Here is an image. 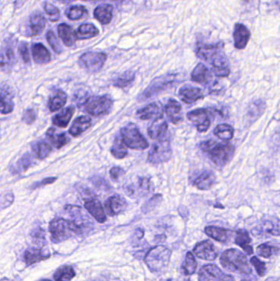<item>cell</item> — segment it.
I'll return each mask as SVG.
<instances>
[{
    "instance_id": "1",
    "label": "cell",
    "mask_w": 280,
    "mask_h": 281,
    "mask_svg": "<svg viewBox=\"0 0 280 281\" xmlns=\"http://www.w3.org/2000/svg\"><path fill=\"white\" fill-rule=\"evenodd\" d=\"M202 152L207 153L211 161L218 167H224L232 160L234 147L229 143H220L214 140H206L200 144Z\"/></svg>"
},
{
    "instance_id": "2",
    "label": "cell",
    "mask_w": 280,
    "mask_h": 281,
    "mask_svg": "<svg viewBox=\"0 0 280 281\" xmlns=\"http://www.w3.org/2000/svg\"><path fill=\"white\" fill-rule=\"evenodd\" d=\"M220 263L230 272L249 274L251 273V265L246 255L239 250H226L220 256Z\"/></svg>"
},
{
    "instance_id": "3",
    "label": "cell",
    "mask_w": 280,
    "mask_h": 281,
    "mask_svg": "<svg viewBox=\"0 0 280 281\" xmlns=\"http://www.w3.org/2000/svg\"><path fill=\"white\" fill-rule=\"evenodd\" d=\"M50 239L54 243H62L70 239L74 234H80L81 228L72 221L65 219L55 218L52 220L49 226Z\"/></svg>"
},
{
    "instance_id": "4",
    "label": "cell",
    "mask_w": 280,
    "mask_h": 281,
    "mask_svg": "<svg viewBox=\"0 0 280 281\" xmlns=\"http://www.w3.org/2000/svg\"><path fill=\"white\" fill-rule=\"evenodd\" d=\"M171 250L165 246H157L147 252L145 261L153 272H159L165 269L169 263Z\"/></svg>"
},
{
    "instance_id": "5",
    "label": "cell",
    "mask_w": 280,
    "mask_h": 281,
    "mask_svg": "<svg viewBox=\"0 0 280 281\" xmlns=\"http://www.w3.org/2000/svg\"><path fill=\"white\" fill-rule=\"evenodd\" d=\"M119 135L124 140L127 148L139 151L148 148L149 143L143 135L140 132L136 125L132 123L127 125L120 130Z\"/></svg>"
},
{
    "instance_id": "6",
    "label": "cell",
    "mask_w": 280,
    "mask_h": 281,
    "mask_svg": "<svg viewBox=\"0 0 280 281\" xmlns=\"http://www.w3.org/2000/svg\"><path fill=\"white\" fill-rule=\"evenodd\" d=\"M112 99L108 95L90 96L83 104L85 111L93 116H100L108 114L113 108Z\"/></svg>"
},
{
    "instance_id": "7",
    "label": "cell",
    "mask_w": 280,
    "mask_h": 281,
    "mask_svg": "<svg viewBox=\"0 0 280 281\" xmlns=\"http://www.w3.org/2000/svg\"><path fill=\"white\" fill-rule=\"evenodd\" d=\"M172 156L170 140L166 136L154 143L148 155V161L153 165H159L169 161Z\"/></svg>"
},
{
    "instance_id": "8",
    "label": "cell",
    "mask_w": 280,
    "mask_h": 281,
    "mask_svg": "<svg viewBox=\"0 0 280 281\" xmlns=\"http://www.w3.org/2000/svg\"><path fill=\"white\" fill-rule=\"evenodd\" d=\"M107 59V55L101 52H86L80 57L78 60L80 67L85 71L95 74L101 71Z\"/></svg>"
},
{
    "instance_id": "9",
    "label": "cell",
    "mask_w": 280,
    "mask_h": 281,
    "mask_svg": "<svg viewBox=\"0 0 280 281\" xmlns=\"http://www.w3.org/2000/svg\"><path fill=\"white\" fill-rule=\"evenodd\" d=\"M212 67V71L215 76L219 78H227L230 74V65L229 59L224 53V48L216 52L208 61Z\"/></svg>"
},
{
    "instance_id": "10",
    "label": "cell",
    "mask_w": 280,
    "mask_h": 281,
    "mask_svg": "<svg viewBox=\"0 0 280 281\" xmlns=\"http://www.w3.org/2000/svg\"><path fill=\"white\" fill-rule=\"evenodd\" d=\"M175 82H176L175 75L168 74L165 76L159 77L153 81L141 96H143L144 98H150L159 92H164V90L168 89V87H172Z\"/></svg>"
},
{
    "instance_id": "11",
    "label": "cell",
    "mask_w": 280,
    "mask_h": 281,
    "mask_svg": "<svg viewBox=\"0 0 280 281\" xmlns=\"http://www.w3.org/2000/svg\"><path fill=\"white\" fill-rule=\"evenodd\" d=\"M151 191V183L147 178H137V180L126 185L125 192L132 198L147 196Z\"/></svg>"
},
{
    "instance_id": "12",
    "label": "cell",
    "mask_w": 280,
    "mask_h": 281,
    "mask_svg": "<svg viewBox=\"0 0 280 281\" xmlns=\"http://www.w3.org/2000/svg\"><path fill=\"white\" fill-rule=\"evenodd\" d=\"M199 281H235L233 277L224 274L217 265L213 264L202 266L199 271Z\"/></svg>"
},
{
    "instance_id": "13",
    "label": "cell",
    "mask_w": 280,
    "mask_h": 281,
    "mask_svg": "<svg viewBox=\"0 0 280 281\" xmlns=\"http://www.w3.org/2000/svg\"><path fill=\"white\" fill-rule=\"evenodd\" d=\"M189 120L195 125L198 132H205L211 127V119L208 110L206 109H198L193 110L188 114Z\"/></svg>"
},
{
    "instance_id": "14",
    "label": "cell",
    "mask_w": 280,
    "mask_h": 281,
    "mask_svg": "<svg viewBox=\"0 0 280 281\" xmlns=\"http://www.w3.org/2000/svg\"><path fill=\"white\" fill-rule=\"evenodd\" d=\"M193 252L197 257L206 261H214L218 257V251L213 243L209 240L201 242L195 246Z\"/></svg>"
},
{
    "instance_id": "15",
    "label": "cell",
    "mask_w": 280,
    "mask_h": 281,
    "mask_svg": "<svg viewBox=\"0 0 280 281\" xmlns=\"http://www.w3.org/2000/svg\"><path fill=\"white\" fill-rule=\"evenodd\" d=\"M164 109L159 103H151L137 111V116L141 120H150L163 118Z\"/></svg>"
},
{
    "instance_id": "16",
    "label": "cell",
    "mask_w": 280,
    "mask_h": 281,
    "mask_svg": "<svg viewBox=\"0 0 280 281\" xmlns=\"http://www.w3.org/2000/svg\"><path fill=\"white\" fill-rule=\"evenodd\" d=\"M128 204L125 199L119 195L110 196L106 202V209L108 214L114 217L121 214L127 209Z\"/></svg>"
},
{
    "instance_id": "17",
    "label": "cell",
    "mask_w": 280,
    "mask_h": 281,
    "mask_svg": "<svg viewBox=\"0 0 280 281\" xmlns=\"http://www.w3.org/2000/svg\"><path fill=\"white\" fill-rule=\"evenodd\" d=\"M85 208L90 213V216L99 223L106 222L107 220L106 212L101 203L97 199H88L87 201H85Z\"/></svg>"
},
{
    "instance_id": "18",
    "label": "cell",
    "mask_w": 280,
    "mask_h": 281,
    "mask_svg": "<svg viewBox=\"0 0 280 281\" xmlns=\"http://www.w3.org/2000/svg\"><path fill=\"white\" fill-rule=\"evenodd\" d=\"M192 80L195 83L208 85L213 82V74L203 63H199L192 73Z\"/></svg>"
},
{
    "instance_id": "19",
    "label": "cell",
    "mask_w": 280,
    "mask_h": 281,
    "mask_svg": "<svg viewBox=\"0 0 280 281\" xmlns=\"http://www.w3.org/2000/svg\"><path fill=\"white\" fill-rule=\"evenodd\" d=\"M251 34L250 31L245 27L243 24L235 25L234 31H233V40H234V45L238 49H243L248 44Z\"/></svg>"
},
{
    "instance_id": "20",
    "label": "cell",
    "mask_w": 280,
    "mask_h": 281,
    "mask_svg": "<svg viewBox=\"0 0 280 281\" xmlns=\"http://www.w3.org/2000/svg\"><path fill=\"white\" fill-rule=\"evenodd\" d=\"M168 123L163 118H157L148 128V135L153 140H159L166 136L168 132Z\"/></svg>"
},
{
    "instance_id": "21",
    "label": "cell",
    "mask_w": 280,
    "mask_h": 281,
    "mask_svg": "<svg viewBox=\"0 0 280 281\" xmlns=\"http://www.w3.org/2000/svg\"><path fill=\"white\" fill-rule=\"evenodd\" d=\"M216 176L213 172L203 171L193 180V185L200 190L211 189L215 185Z\"/></svg>"
},
{
    "instance_id": "22",
    "label": "cell",
    "mask_w": 280,
    "mask_h": 281,
    "mask_svg": "<svg viewBox=\"0 0 280 281\" xmlns=\"http://www.w3.org/2000/svg\"><path fill=\"white\" fill-rule=\"evenodd\" d=\"M179 97L186 104H193L204 98V93L198 87H186L180 90Z\"/></svg>"
},
{
    "instance_id": "23",
    "label": "cell",
    "mask_w": 280,
    "mask_h": 281,
    "mask_svg": "<svg viewBox=\"0 0 280 281\" xmlns=\"http://www.w3.org/2000/svg\"><path fill=\"white\" fill-rule=\"evenodd\" d=\"M205 233L209 237L220 243H226L229 241L232 234H233V231L231 230H226L224 228L216 227V226L206 227L205 229Z\"/></svg>"
},
{
    "instance_id": "24",
    "label": "cell",
    "mask_w": 280,
    "mask_h": 281,
    "mask_svg": "<svg viewBox=\"0 0 280 281\" xmlns=\"http://www.w3.org/2000/svg\"><path fill=\"white\" fill-rule=\"evenodd\" d=\"M46 24V20L42 14H34L30 18L29 30L28 36H39L42 33Z\"/></svg>"
},
{
    "instance_id": "25",
    "label": "cell",
    "mask_w": 280,
    "mask_h": 281,
    "mask_svg": "<svg viewBox=\"0 0 280 281\" xmlns=\"http://www.w3.org/2000/svg\"><path fill=\"white\" fill-rule=\"evenodd\" d=\"M164 110L172 123H177L182 120V117L181 116V105L176 100L170 99L164 107Z\"/></svg>"
},
{
    "instance_id": "26",
    "label": "cell",
    "mask_w": 280,
    "mask_h": 281,
    "mask_svg": "<svg viewBox=\"0 0 280 281\" xmlns=\"http://www.w3.org/2000/svg\"><path fill=\"white\" fill-rule=\"evenodd\" d=\"M67 102V95L61 90H56L51 94L48 101V107L50 111H58L65 105Z\"/></svg>"
},
{
    "instance_id": "27",
    "label": "cell",
    "mask_w": 280,
    "mask_h": 281,
    "mask_svg": "<svg viewBox=\"0 0 280 281\" xmlns=\"http://www.w3.org/2000/svg\"><path fill=\"white\" fill-rule=\"evenodd\" d=\"M58 36L63 40V44L71 47L75 45L76 41V31L68 25L63 23L58 27Z\"/></svg>"
},
{
    "instance_id": "28",
    "label": "cell",
    "mask_w": 280,
    "mask_h": 281,
    "mask_svg": "<svg viewBox=\"0 0 280 281\" xmlns=\"http://www.w3.org/2000/svg\"><path fill=\"white\" fill-rule=\"evenodd\" d=\"M74 112L75 108L72 107V106L65 108L62 111H60V113H58L55 116L53 117L52 123L54 126H57L58 127H62V128L66 127L67 125L69 124L70 121L72 119Z\"/></svg>"
},
{
    "instance_id": "29",
    "label": "cell",
    "mask_w": 280,
    "mask_h": 281,
    "mask_svg": "<svg viewBox=\"0 0 280 281\" xmlns=\"http://www.w3.org/2000/svg\"><path fill=\"white\" fill-rule=\"evenodd\" d=\"M14 62L15 54L11 48L6 47L0 49V71H9L14 66Z\"/></svg>"
},
{
    "instance_id": "30",
    "label": "cell",
    "mask_w": 280,
    "mask_h": 281,
    "mask_svg": "<svg viewBox=\"0 0 280 281\" xmlns=\"http://www.w3.org/2000/svg\"><path fill=\"white\" fill-rule=\"evenodd\" d=\"M46 136L52 145L57 149H60L69 142V138L64 132H58L54 127H50L46 132Z\"/></svg>"
},
{
    "instance_id": "31",
    "label": "cell",
    "mask_w": 280,
    "mask_h": 281,
    "mask_svg": "<svg viewBox=\"0 0 280 281\" xmlns=\"http://www.w3.org/2000/svg\"><path fill=\"white\" fill-rule=\"evenodd\" d=\"M32 55L34 60L38 64H45L51 59L50 52L42 44H35L32 46Z\"/></svg>"
},
{
    "instance_id": "32",
    "label": "cell",
    "mask_w": 280,
    "mask_h": 281,
    "mask_svg": "<svg viewBox=\"0 0 280 281\" xmlns=\"http://www.w3.org/2000/svg\"><path fill=\"white\" fill-rule=\"evenodd\" d=\"M50 254H44L41 248H29L24 253V260L27 266L50 258Z\"/></svg>"
},
{
    "instance_id": "33",
    "label": "cell",
    "mask_w": 280,
    "mask_h": 281,
    "mask_svg": "<svg viewBox=\"0 0 280 281\" xmlns=\"http://www.w3.org/2000/svg\"><path fill=\"white\" fill-rule=\"evenodd\" d=\"M251 239L247 230H238L236 232L235 243L239 246L247 255L253 254V248L251 245Z\"/></svg>"
},
{
    "instance_id": "34",
    "label": "cell",
    "mask_w": 280,
    "mask_h": 281,
    "mask_svg": "<svg viewBox=\"0 0 280 281\" xmlns=\"http://www.w3.org/2000/svg\"><path fill=\"white\" fill-rule=\"evenodd\" d=\"M91 119L87 116H81L76 118L74 123L70 127L69 133L73 136H77L90 127Z\"/></svg>"
},
{
    "instance_id": "35",
    "label": "cell",
    "mask_w": 280,
    "mask_h": 281,
    "mask_svg": "<svg viewBox=\"0 0 280 281\" xmlns=\"http://www.w3.org/2000/svg\"><path fill=\"white\" fill-rule=\"evenodd\" d=\"M264 109H265V103L264 101L258 100L251 103L247 109V122L253 123L255 120H257L258 118L262 115Z\"/></svg>"
},
{
    "instance_id": "36",
    "label": "cell",
    "mask_w": 280,
    "mask_h": 281,
    "mask_svg": "<svg viewBox=\"0 0 280 281\" xmlns=\"http://www.w3.org/2000/svg\"><path fill=\"white\" fill-rule=\"evenodd\" d=\"M95 18L102 25H107L111 22L113 17L112 5H101L95 9Z\"/></svg>"
},
{
    "instance_id": "37",
    "label": "cell",
    "mask_w": 280,
    "mask_h": 281,
    "mask_svg": "<svg viewBox=\"0 0 280 281\" xmlns=\"http://www.w3.org/2000/svg\"><path fill=\"white\" fill-rule=\"evenodd\" d=\"M256 231L260 234L264 235H273L278 236L279 235V223L278 220L274 221H265L260 224L256 228Z\"/></svg>"
},
{
    "instance_id": "38",
    "label": "cell",
    "mask_w": 280,
    "mask_h": 281,
    "mask_svg": "<svg viewBox=\"0 0 280 281\" xmlns=\"http://www.w3.org/2000/svg\"><path fill=\"white\" fill-rule=\"evenodd\" d=\"M99 34V30L90 23L81 24L76 31V40H87L96 37Z\"/></svg>"
},
{
    "instance_id": "39",
    "label": "cell",
    "mask_w": 280,
    "mask_h": 281,
    "mask_svg": "<svg viewBox=\"0 0 280 281\" xmlns=\"http://www.w3.org/2000/svg\"><path fill=\"white\" fill-rule=\"evenodd\" d=\"M32 153L34 156L38 160H45L47 158L48 156H50V152H51L52 148L47 143L45 142H37L32 145Z\"/></svg>"
},
{
    "instance_id": "40",
    "label": "cell",
    "mask_w": 280,
    "mask_h": 281,
    "mask_svg": "<svg viewBox=\"0 0 280 281\" xmlns=\"http://www.w3.org/2000/svg\"><path fill=\"white\" fill-rule=\"evenodd\" d=\"M76 275L74 269L71 265H64L57 269L54 274L55 281H71Z\"/></svg>"
},
{
    "instance_id": "41",
    "label": "cell",
    "mask_w": 280,
    "mask_h": 281,
    "mask_svg": "<svg viewBox=\"0 0 280 281\" xmlns=\"http://www.w3.org/2000/svg\"><path fill=\"white\" fill-rule=\"evenodd\" d=\"M111 153L115 158L121 160L125 158L128 155V148L124 143V140L121 138L120 135H118L115 138L112 148H111Z\"/></svg>"
},
{
    "instance_id": "42",
    "label": "cell",
    "mask_w": 280,
    "mask_h": 281,
    "mask_svg": "<svg viewBox=\"0 0 280 281\" xmlns=\"http://www.w3.org/2000/svg\"><path fill=\"white\" fill-rule=\"evenodd\" d=\"M214 133L220 140L228 142V140L233 138L234 129L230 125L227 124V123H222V124H219L216 126L215 130H214Z\"/></svg>"
},
{
    "instance_id": "43",
    "label": "cell",
    "mask_w": 280,
    "mask_h": 281,
    "mask_svg": "<svg viewBox=\"0 0 280 281\" xmlns=\"http://www.w3.org/2000/svg\"><path fill=\"white\" fill-rule=\"evenodd\" d=\"M197 267L198 261L196 260L195 256L192 252H188L184 263L181 265L182 272L186 275H192L196 272Z\"/></svg>"
},
{
    "instance_id": "44",
    "label": "cell",
    "mask_w": 280,
    "mask_h": 281,
    "mask_svg": "<svg viewBox=\"0 0 280 281\" xmlns=\"http://www.w3.org/2000/svg\"><path fill=\"white\" fill-rule=\"evenodd\" d=\"M135 79V74L132 71H127L124 74H122L120 76L115 78L113 81V85L119 88H124V87H128L131 83H133Z\"/></svg>"
},
{
    "instance_id": "45",
    "label": "cell",
    "mask_w": 280,
    "mask_h": 281,
    "mask_svg": "<svg viewBox=\"0 0 280 281\" xmlns=\"http://www.w3.org/2000/svg\"><path fill=\"white\" fill-rule=\"evenodd\" d=\"M256 252L260 257H264V258H269L273 255L278 254V248L273 246L269 245L267 243H263L258 246L256 248Z\"/></svg>"
},
{
    "instance_id": "46",
    "label": "cell",
    "mask_w": 280,
    "mask_h": 281,
    "mask_svg": "<svg viewBox=\"0 0 280 281\" xmlns=\"http://www.w3.org/2000/svg\"><path fill=\"white\" fill-rule=\"evenodd\" d=\"M67 18H69L70 20H79L82 18L84 16L87 14V10L84 6H72L67 10Z\"/></svg>"
},
{
    "instance_id": "47",
    "label": "cell",
    "mask_w": 280,
    "mask_h": 281,
    "mask_svg": "<svg viewBox=\"0 0 280 281\" xmlns=\"http://www.w3.org/2000/svg\"><path fill=\"white\" fill-rule=\"evenodd\" d=\"M31 165H32V156H30L28 153H26L17 162L14 173H20V172L22 173V172L26 171L29 169Z\"/></svg>"
},
{
    "instance_id": "48",
    "label": "cell",
    "mask_w": 280,
    "mask_h": 281,
    "mask_svg": "<svg viewBox=\"0 0 280 281\" xmlns=\"http://www.w3.org/2000/svg\"><path fill=\"white\" fill-rule=\"evenodd\" d=\"M14 110V103L10 99L8 98L6 95L0 94V113L7 114L12 113Z\"/></svg>"
},
{
    "instance_id": "49",
    "label": "cell",
    "mask_w": 280,
    "mask_h": 281,
    "mask_svg": "<svg viewBox=\"0 0 280 281\" xmlns=\"http://www.w3.org/2000/svg\"><path fill=\"white\" fill-rule=\"evenodd\" d=\"M44 9H45L46 14L49 16V19L51 22H57L60 18V12L58 10V8L55 7L50 3H45Z\"/></svg>"
},
{
    "instance_id": "50",
    "label": "cell",
    "mask_w": 280,
    "mask_h": 281,
    "mask_svg": "<svg viewBox=\"0 0 280 281\" xmlns=\"http://www.w3.org/2000/svg\"><path fill=\"white\" fill-rule=\"evenodd\" d=\"M33 241L40 246H44L45 244V231L42 228H36L32 230L31 233Z\"/></svg>"
},
{
    "instance_id": "51",
    "label": "cell",
    "mask_w": 280,
    "mask_h": 281,
    "mask_svg": "<svg viewBox=\"0 0 280 281\" xmlns=\"http://www.w3.org/2000/svg\"><path fill=\"white\" fill-rule=\"evenodd\" d=\"M46 38H47L48 42L50 44L52 49H54V51L56 54H61L63 51V48L58 42V39H57L56 36L54 35V32L52 31H49L46 35Z\"/></svg>"
},
{
    "instance_id": "52",
    "label": "cell",
    "mask_w": 280,
    "mask_h": 281,
    "mask_svg": "<svg viewBox=\"0 0 280 281\" xmlns=\"http://www.w3.org/2000/svg\"><path fill=\"white\" fill-rule=\"evenodd\" d=\"M251 265L255 267L256 272L260 276H264L267 272L266 265L260 261V259L256 257H252L251 258Z\"/></svg>"
},
{
    "instance_id": "53",
    "label": "cell",
    "mask_w": 280,
    "mask_h": 281,
    "mask_svg": "<svg viewBox=\"0 0 280 281\" xmlns=\"http://www.w3.org/2000/svg\"><path fill=\"white\" fill-rule=\"evenodd\" d=\"M36 117H37V114L33 109H27L23 114V121L25 122L27 124H32L36 121Z\"/></svg>"
},
{
    "instance_id": "54",
    "label": "cell",
    "mask_w": 280,
    "mask_h": 281,
    "mask_svg": "<svg viewBox=\"0 0 280 281\" xmlns=\"http://www.w3.org/2000/svg\"><path fill=\"white\" fill-rule=\"evenodd\" d=\"M18 50H19V53H20L23 61L27 62H27H30L29 49H28V45H27V43H21V45H19V48H18Z\"/></svg>"
},
{
    "instance_id": "55",
    "label": "cell",
    "mask_w": 280,
    "mask_h": 281,
    "mask_svg": "<svg viewBox=\"0 0 280 281\" xmlns=\"http://www.w3.org/2000/svg\"><path fill=\"white\" fill-rule=\"evenodd\" d=\"M110 177L113 180L119 181V179H121L122 177L125 175V171L120 167H114L110 170Z\"/></svg>"
},
{
    "instance_id": "56",
    "label": "cell",
    "mask_w": 280,
    "mask_h": 281,
    "mask_svg": "<svg viewBox=\"0 0 280 281\" xmlns=\"http://www.w3.org/2000/svg\"><path fill=\"white\" fill-rule=\"evenodd\" d=\"M57 180V178L55 177H50V178H46V179H44L41 180V182H38V183H34L33 185L32 186V189H36V188H38V187H42V186L48 185V184H51V183H54L55 181Z\"/></svg>"
},
{
    "instance_id": "57",
    "label": "cell",
    "mask_w": 280,
    "mask_h": 281,
    "mask_svg": "<svg viewBox=\"0 0 280 281\" xmlns=\"http://www.w3.org/2000/svg\"><path fill=\"white\" fill-rule=\"evenodd\" d=\"M58 1H60V2L63 3V4H65V5H68V4L73 2L75 0H58Z\"/></svg>"
},
{
    "instance_id": "58",
    "label": "cell",
    "mask_w": 280,
    "mask_h": 281,
    "mask_svg": "<svg viewBox=\"0 0 280 281\" xmlns=\"http://www.w3.org/2000/svg\"><path fill=\"white\" fill-rule=\"evenodd\" d=\"M265 281H279L278 277H272V278H269V279H266Z\"/></svg>"
},
{
    "instance_id": "59",
    "label": "cell",
    "mask_w": 280,
    "mask_h": 281,
    "mask_svg": "<svg viewBox=\"0 0 280 281\" xmlns=\"http://www.w3.org/2000/svg\"><path fill=\"white\" fill-rule=\"evenodd\" d=\"M90 1H105V0H90ZM110 1H120V0H110Z\"/></svg>"
},
{
    "instance_id": "60",
    "label": "cell",
    "mask_w": 280,
    "mask_h": 281,
    "mask_svg": "<svg viewBox=\"0 0 280 281\" xmlns=\"http://www.w3.org/2000/svg\"><path fill=\"white\" fill-rule=\"evenodd\" d=\"M39 281H51V280H50V279H41V280H39Z\"/></svg>"
}]
</instances>
